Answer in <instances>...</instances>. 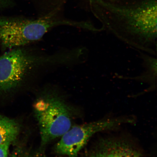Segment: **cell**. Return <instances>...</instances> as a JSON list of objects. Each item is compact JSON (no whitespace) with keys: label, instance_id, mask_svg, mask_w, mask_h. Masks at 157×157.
<instances>
[{"label":"cell","instance_id":"cell-11","mask_svg":"<svg viewBox=\"0 0 157 157\" xmlns=\"http://www.w3.org/2000/svg\"><path fill=\"white\" fill-rule=\"evenodd\" d=\"M29 157H44V156L42 155L38 154H35L34 155H33L29 156Z\"/></svg>","mask_w":157,"mask_h":157},{"label":"cell","instance_id":"cell-9","mask_svg":"<svg viewBox=\"0 0 157 157\" xmlns=\"http://www.w3.org/2000/svg\"><path fill=\"white\" fill-rule=\"evenodd\" d=\"M11 143L7 142L0 145V157L8 156L9 147Z\"/></svg>","mask_w":157,"mask_h":157},{"label":"cell","instance_id":"cell-2","mask_svg":"<svg viewBox=\"0 0 157 157\" xmlns=\"http://www.w3.org/2000/svg\"><path fill=\"white\" fill-rule=\"evenodd\" d=\"M26 46L10 49L0 56V93L21 89L46 70L77 62L75 50L47 53Z\"/></svg>","mask_w":157,"mask_h":157},{"label":"cell","instance_id":"cell-13","mask_svg":"<svg viewBox=\"0 0 157 157\" xmlns=\"http://www.w3.org/2000/svg\"><path fill=\"white\" fill-rule=\"evenodd\" d=\"M109 1H119V0H109Z\"/></svg>","mask_w":157,"mask_h":157},{"label":"cell","instance_id":"cell-3","mask_svg":"<svg viewBox=\"0 0 157 157\" xmlns=\"http://www.w3.org/2000/svg\"><path fill=\"white\" fill-rule=\"evenodd\" d=\"M58 12L32 18L24 17L0 18V43L5 50L27 46L40 40L51 29L60 25L71 26L72 21Z\"/></svg>","mask_w":157,"mask_h":157},{"label":"cell","instance_id":"cell-1","mask_svg":"<svg viewBox=\"0 0 157 157\" xmlns=\"http://www.w3.org/2000/svg\"><path fill=\"white\" fill-rule=\"evenodd\" d=\"M103 28L126 44L156 54L157 0H87Z\"/></svg>","mask_w":157,"mask_h":157},{"label":"cell","instance_id":"cell-5","mask_svg":"<svg viewBox=\"0 0 157 157\" xmlns=\"http://www.w3.org/2000/svg\"><path fill=\"white\" fill-rule=\"evenodd\" d=\"M122 122L119 119H105L71 128L56 144V151L69 157H77L78 152L94 134L113 128Z\"/></svg>","mask_w":157,"mask_h":157},{"label":"cell","instance_id":"cell-4","mask_svg":"<svg viewBox=\"0 0 157 157\" xmlns=\"http://www.w3.org/2000/svg\"><path fill=\"white\" fill-rule=\"evenodd\" d=\"M34 105L41 143L44 146L71 128L70 113L63 100L53 91L44 90Z\"/></svg>","mask_w":157,"mask_h":157},{"label":"cell","instance_id":"cell-7","mask_svg":"<svg viewBox=\"0 0 157 157\" xmlns=\"http://www.w3.org/2000/svg\"><path fill=\"white\" fill-rule=\"evenodd\" d=\"M19 131L18 123L14 120L0 115V145L12 143L18 136Z\"/></svg>","mask_w":157,"mask_h":157},{"label":"cell","instance_id":"cell-12","mask_svg":"<svg viewBox=\"0 0 157 157\" xmlns=\"http://www.w3.org/2000/svg\"><path fill=\"white\" fill-rule=\"evenodd\" d=\"M18 153L17 152H14L10 157H17Z\"/></svg>","mask_w":157,"mask_h":157},{"label":"cell","instance_id":"cell-10","mask_svg":"<svg viewBox=\"0 0 157 157\" xmlns=\"http://www.w3.org/2000/svg\"><path fill=\"white\" fill-rule=\"evenodd\" d=\"M0 3L5 5H10L12 3V0H0Z\"/></svg>","mask_w":157,"mask_h":157},{"label":"cell","instance_id":"cell-8","mask_svg":"<svg viewBox=\"0 0 157 157\" xmlns=\"http://www.w3.org/2000/svg\"><path fill=\"white\" fill-rule=\"evenodd\" d=\"M36 11L38 17L61 11L67 0H28Z\"/></svg>","mask_w":157,"mask_h":157},{"label":"cell","instance_id":"cell-6","mask_svg":"<svg viewBox=\"0 0 157 157\" xmlns=\"http://www.w3.org/2000/svg\"><path fill=\"white\" fill-rule=\"evenodd\" d=\"M90 157H141L131 147L122 143H107L92 153Z\"/></svg>","mask_w":157,"mask_h":157}]
</instances>
